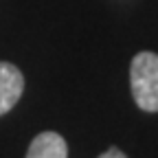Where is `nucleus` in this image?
Wrapping results in <instances>:
<instances>
[{
	"label": "nucleus",
	"instance_id": "nucleus-4",
	"mask_svg": "<svg viewBox=\"0 0 158 158\" xmlns=\"http://www.w3.org/2000/svg\"><path fill=\"white\" fill-rule=\"evenodd\" d=\"M99 158H127V156H125L121 149H118V147H110V149H106Z\"/></svg>",
	"mask_w": 158,
	"mask_h": 158
},
{
	"label": "nucleus",
	"instance_id": "nucleus-2",
	"mask_svg": "<svg viewBox=\"0 0 158 158\" xmlns=\"http://www.w3.org/2000/svg\"><path fill=\"white\" fill-rule=\"evenodd\" d=\"M24 90V77L18 66L9 62H0V116L7 114Z\"/></svg>",
	"mask_w": 158,
	"mask_h": 158
},
{
	"label": "nucleus",
	"instance_id": "nucleus-1",
	"mask_svg": "<svg viewBox=\"0 0 158 158\" xmlns=\"http://www.w3.org/2000/svg\"><path fill=\"white\" fill-rule=\"evenodd\" d=\"M130 86L136 106L145 112H158V55L143 51L132 59Z\"/></svg>",
	"mask_w": 158,
	"mask_h": 158
},
{
	"label": "nucleus",
	"instance_id": "nucleus-3",
	"mask_svg": "<svg viewBox=\"0 0 158 158\" xmlns=\"http://www.w3.org/2000/svg\"><path fill=\"white\" fill-rule=\"evenodd\" d=\"M27 158H68V145L57 132H42L31 141Z\"/></svg>",
	"mask_w": 158,
	"mask_h": 158
}]
</instances>
